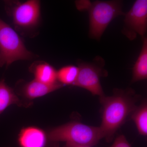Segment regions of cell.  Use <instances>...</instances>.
<instances>
[{
	"label": "cell",
	"mask_w": 147,
	"mask_h": 147,
	"mask_svg": "<svg viewBox=\"0 0 147 147\" xmlns=\"http://www.w3.org/2000/svg\"><path fill=\"white\" fill-rule=\"evenodd\" d=\"M139 96L132 89H116L111 96L99 97L102 105V122L100 126L107 142L113 141L116 132L137 107Z\"/></svg>",
	"instance_id": "1"
},
{
	"label": "cell",
	"mask_w": 147,
	"mask_h": 147,
	"mask_svg": "<svg viewBox=\"0 0 147 147\" xmlns=\"http://www.w3.org/2000/svg\"><path fill=\"white\" fill-rule=\"evenodd\" d=\"M75 3L78 10L88 12L89 35L97 40H100L111 21L118 16L125 15L122 11L123 2L119 0L77 1Z\"/></svg>",
	"instance_id": "2"
},
{
	"label": "cell",
	"mask_w": 147,
	"mask_h": 147,
	"mask_svg": "<svg viewBox=\"0 0 147 147\" xmlns=\"http://www.w3.org/2000/svg\"><path fill=\"white\" fill-rule=\"evenodd\" d=\"M5 10L12 21L15 30L21 35L34 37L41 23V3L38 0L5 1Z\"/></svg>",
	"instance_id": "3"
},
{
	"label": "cell",
	"mask_w": 147,
	"mask_h": 147,
	"mask_svg": "<svg viewBox=\"0 0 147 147\" xmlns=\"http://www.w3.org/2000/svg\"><path fill=\"white\" fill-rule=\"evenodd\" d=\"M46 132L49 142L54 144L70 142L92 147L104 138L100 127L87 125L77 121L50 128Z\"/></svg>",
	"instance_id": "4"
},
{
	"label": "cell",
	"mask_w": 147,
	"mask_h": 147,
	"mask_svg": "<svg viewBox=\"0 0 147 147\" xmlns=\"http://www.w3.org/2000/svg\"><path fill=\"white\" fill-rule=\"evenodd\" d=\"M38 57L27 49L15 30L0 18V67L7 68L17 61L33 60Z\"/></svg>",
	"instance_id": "5"
},
{
	"label": "cell",
	"mask_w": 147,
	"mask_h": 147,
	"mask_svg": "<svg viewBox=\"0 0 147 147\" xmlns=\"http://www.w3.org/2000/svg\"><path fill=\"white\" fill-rule=\"evenodd\" d=\"M79 74L73 86L85 89L93 95L99 97L105 95L100 78L106 77L108 72L104 69L105 61L101 57H96L92 62L78 61Z\"/></svg>",
	"instance_id": "6"
},
{
	"label": "cell",
	"mask_w": 147,
	"mask_h": 147,
	"mask_svg": "<svg viewBox=\"0 0 147 147\" xmlns=\"http://www.w3.org/2000/svg\"><path fill=\"white\" fill-rule=\"evenodd\" d=\"M123 34L129 40L135 39L138 35L143 38L147 30V1L137 0L125 14Z\"/></svg>",
	"instance_id": "7"
},
{
	"label": "cell",
	"mask_w": 147,
	"mask_h": 147,
	"mask_svg": "<svg viewBox=\"0 0 147 147\" xmlns=\"http://www.w3.org/2000/svg\"><path fill=\"white\" fill-rule=\"evenodd\" d=\"M64 86L59 82L47 85L34 79L30 82L20 79L16 82L13 89L21 99L33 102L34 99L42 97Z\"/></svg>",
	"instance_id": "8"
},
{
	"label": "cell",
	"mask_w": 147,
	"mask_h": 147,
	"mask_svg": "<svg viewBox=\"0 0 147 147\" xmlns=\"http://www.w3.org/2000/svg\"><path fill=\"white\" fill-rule=\"evenodd\" d=\"M48 142L47 132L37 127H24L18 135L20 147H46Z\"/></svg>",
	"instance_id": "9"
},
{
	"label": "cell",
	"mask_w": 147,
	"mask_h": 147,
	"mask_svg": "<svg viewBox=\"0 0 147 147\" xmlns=\"http://www.w3.org/2000/svg\"><path fill=\"white\" fill-rule=\"evenodd\" d=\"M29 71L34 79L47 85L58 83L57 70L50 63L42 61H35L29 67Z\"/></svg>",
	"instance_id": "10"
},
{
	"label": "cell",
	"mask_w": 147,
	"mask_h": 147,
	"mask_svg": "<svg viewBox=\"0 0 147 147\" xmlns=\"http://www.w3.org/2000/svg\"><path fill=\"white\" fill-rule=\"evenodd\" d=\"M33 103V102L26 101L20 98L14 89L6 84L5 79L0 80V115L11 105L28 108Z\"/></svg>",
	"instance_id": "11"
},
{
	"label": "cell",
	"mask_w": 147,
	"mask_h": 147,
	"mask_svg": "<svg viewBox=\"0 0 147 147\" xmlns=\"http://www.w3.org/2000/svg\"><path fill=\"white\" fill-rule=\"evenodd\" d=\"M141 52L132 68L131 82L135 83L143 81L147 78V38H142Z\"/></svg>",
	"instance_id": "12"
},
{
	"label": "cell",
	"mask_w": 147,
	"mask_h": 147,
	"mask_svg": "<svg viewBox=\"0 0 147 147\" xmlns=\"http://www.w3.org/2000/svg\"><path fill=\"white\" fill-rule=\"evenodd\" d=\"M134 122L139 134L147 135V103L144 100L141 105L137 106L130 115Z\"/></svg>",
	"instance_id": "13"
},
{
	"label": "cell",
	"mask_w": 147,
	"mask_h": 147,
	"mask_svg": "<svg viewBox=\"0 0 147 147\" xmlns=\"http://www.w3.org/2000/svg\"><path fill=\"white\" fill-rule=\"evenodd\" d=\"M79 71L78 66L72 65L63 67L57 70V81L64 86H73L78 77Z\"/></svg>",
	"instance_id": "14"
},
{
	"label": "cell",
	"mask_w": 147,
	"mask_h": 147,
	"mask_svg": "<svg viewBox=\"0 0 147 147\" xmlns=\"http://www.w3.org/2000/svg\"><path fill=\"white\" fill-rule=\"evenodd\" d=\"M111 147H131L124 135H120L115 139Z\"/></svg>",
	"instance_id": "15"
},
{
	"label": "cell",
	"mask_w": 147,
	"mask_h": 147,
	"mask_svg": "<svg viewBox=\"0 0 147 147\" xmlns=\"http://www.w3.org/2000/svg\"><path fill=\"white\" fill-rule=\"evenodd\" d=\"M63 147H91L84 145L77 144L70 142H66Z\"/></svg>",
	"instance_id": "16"
}]
</instances>
